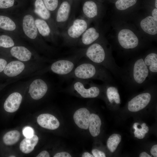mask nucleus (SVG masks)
<instances>
[{"instance_id": "obj_1", "label": "nucleus", "mask_w": 157, "mask_h": 157, "mask_svg": "<svg viewBox=\"0 0 157 157\" xmlns=\"http://www.w3.org/2000/svg\"><path fill=\"white\" fill-rule=\"evenodd\" d=\"M120 78L126 86L133 88L147 87L152 84V80L142 57L129 62L122 69Z\"/></svg>"}, {"instance_id": "obj_2", "label": "nucleus", "mask_w": 157, "mask_h": 157, "mask_svg": "<svg viewBox=\"0 0 157 157\" xmlns=\"http://www.w3.org/2000/svg\"><path fill=\"white\" fill-rule=\"evenodd\" d=\"M78 52L80 53L83 57L104 67L116 77L120 78L122 69L117 65L105 46L102 44L95 42Z\"/></svg>"}, {"instance_id": "obj_3", "label": "nucleus", "mask_w": 157, "mask_h": 157, "mask_svg": "<svg viewBox=\"0 0 157 157\" xmlns=\"http://www.w3.org/2000/svg\"><path fill=\"white\" fill-rule=\"evenodd\" d=\"M63 77L67 78L98 80L104 83L115 84L114 80L108 70L87 59L81 61L80 60L73 71Z\"/></svg>"}, {"instance_id": "obj_4", "label": "nucleus", "mask_w": 157, "mask_h": 157, "mask_svg": "<svg viewBox=\"0 0 157 157\" xmlns=\"http://www.w3.org/2000/svg\"><path fill=\"white\" fill-rule=\"evenodd\" d=\"M89 20L84 17L73 19L62 33L64 44L69 46L77 45L81 35L89 27Z\"/></svg>"}, {"instance_id": "obj_5", "label": "nucleus", "mask_w": 157, "mask_h": 157, "mask_svg": "<svg viewBox=\"0 0 157 157\" xmlns=\"http://www.w3.org/2000/svg\"><path fill=\"white\" fill-rule=\"evenodd\" d=\"M69 86L71 89L84 98L97 97L104 90L103 84H97L89 80L74 79Z\"/></svg>"}, {"instance_id": "obj_6", "label": "nucleus", "mask_w": 157, "mask_h": 157, "mask_svg": "<svg viewBox=\"0 0 157 157\" xmlns=\"http://www.w3.org/2000/svg\"><path fill=\"white\" fill-rule=\"evenodd\" d=\"M83 57L81 54L78 52L75 55L55 61L50 65L49 69L55 74L63 76L67 75L73 71Z\"/></svg>"}, {"instance_id": "obj_7", "label": "nucleus", "mask_w": 157, "mask_h": 157, "mask_svg": "<svg viewBox=\"0 0 157 157\" xmlns=\"http://www.w3.org/2000/svg\"><path fill=\"white\" fill-rule=\"evenodd\" d=\"M154 84L148 86L146 91L136 95L129 101L127 108L129 111L133 112L138 111L145 108L149 104L152 96L150 91Z\"/></svg>"}, {"instance_id": "obj_8", "label": "nucleus", "mask_w": 157, "mask_h": 157, "mask_svg": "<svg viewBox=\"0 0 157 157\" xmlns=\"http://www.w3.org/2000/svg\"><path fill=\"white\" fill-rule=\"evenodd\" d=\"M118 40L120 47L126 50L132 49L138 46V39L131 30L127 29L121 30L118 35Z\"/></svg>"}, {"instance_id": "obj_9", "label": "nucleus", "mask_w": 157, "mask_h": 157, "mask_svg": "<svg viewBox=\"0 0 157 157\" xmlns=\"http://www.w3.org/2000/svg\"><path fill=\"white\" fill-rule=\"evenodd\" d=\"M71 6L67 1H63L58 8L56 14V20L59 27L64 29L67 24L71 13Z\"/></svg>"}, {"instance_id": "obj_10", "label": "nucleus", "mask_w": 157, "mask_h": 157, "mask_svg": "<svg viewBox=\"0 0 157 157\" xmlns=\"http://www.w3.org/2000/svg\"><path fill=\"white\" fill-rule=\"evenodd\" d=\"M48 89V85L44 80L41 78H38L33 81L30 84L29 92L32 99L38 100L44 96Z\"/></svg>"}, {"instance_id": "obj_11", "label": "nucleus", "mask_w": 157, "mask_h": 157, "mask_svg": "<svg viewBox=\"0 0 157 157\" xmlns=\"http://www.w3.org/2000/svg\"><path fill=\"white\" fill-rule=\"evenodd\" d=\"M99 36L100 33L95 28L88 27L81 35L77 45L86 47L96 42Z\"/></svg>"}, {"instance_id": "obj_12", "label": "nucleus", "mask_w": 157, "mask_h": 157, "mask_svg": "<svg viewBox=\"0 0 157 157\" xmlns=\"http://www.w3.org/2000/svg\"><path fill=\"white\" fill-rule=\"evenodd\" d=\"M90 113L86 108H82L77 110L74 113L73 118L74 122L79 128L87 129L89 127Z\"/></svg>"}, {"instance_id": "obj_13", "label": "nucleus", "mask_w": 157, "mask_h": 157, "mask_svg": "<svg viewBox=\"0 0 157 157\" xmlns=\"http://www.w3.org/2000/svg\"><path fill=\"white\" fill-rule=\"evenodd\" d=\"M22 100V96L18 92L10 94L6 100L3 108L6 111L9 113L16 111L19 108Z\"/></svg>"}, {"instance_id": "obj_14", "label": "nucleus", "mask_w": 157, "mask_h": 157, "mask_svg": "<svg viewBox=\"0 0 157 157\" xmlns=\"http://www.w3.org/2000/svg\"><path fill=\"white\" fill-rule=\"evenodd\" d=\"M37 122L42 127L49 130H55L60 125L58 119L54 116L49 114H42L38 117Z\"/></svg>"}, {"instance_id": "obj_15", "label": "nucleus", "mask_w": 157, "mask_h": 157, "mask_svg": "<svg viewBox=\"0 0 157 157\" xmlns=\"http://www.w3.org/2000/svg\"><path fill=\"white\" fill-rule=\"evenodd\" d=\"M23 28L26 35L31 39H34L38 34L37 28L34 18L31 15H25L23 19Z\"/></svg>"}, {"instance_id": "obj_16", "label": "nucleus", "mask_w": 157, "mask_h": 157, "mask_svg": "<svg viewBox=\"0 0 157 157\" xmlns=\"http://www.w3.org/2000/svg\"><path fill=\"white\" fill-rule=\"evenodd\" d=\"M25 65L22 62L14 60L8 63L3 70L4 74L10 77H14L21 73L24 70Z\"/></svg>"}, {"instance_id": "obj_17", "label": "nucleus", "mask_w": 157, "mask_h": 157, "mask_svg": "<svg viewBox=\"0 0 157 157\" xmlns=\"http://www.w3.org/2000/svg\"><path fill=\"white\" fill-rule=\"evenodd\" d=\"M104 91L109 102L111 104H120V98L117 88L115 84L104 83Z\"/></svg>"}, {"instance_id": "obj_18", "label": "nucleus", "mask_w": 157, "mask_h": 157, "mask_svg": "<svg viewBox=\"0 0 157 157\" xmlns=\"http://www.w3.org/2000/svg\"><path fill=\"white\" fill-rule=\"evenodd\" d=\"M143 59L153 80L157 74V54L154 52L149 53L143 58Z\"/></svg>"}, {"instance_id": "obj_19", "label": "nucleus", "mask_w": 157, "mask_h": 157, "mask_svg": "<svg viewBox=\"0 0 157 157\" xmlns=\"http://www.w3.org/2000/svg\"><path fill=\"white\" fill-rule=\"evenodd\" d=\"M140 26L142 30L151 35L157 33V20L151 16H148L142 19Z\"/></svg>"}, {"instance_id": "obj_20", "label": "nucleus", "mask_w": 157, "mask_h": 157, "mask_svg": "<svg viewBox=\"0 0 157 157\" xmlns=\"http://www.w3.org/2000/svg\"><path fill=\"white\" fill-rule=\"evenodd\" d=\"M11 55L19 60L27 61L30 60L31 52L26 48L23 46H17L12 47L10 50Z\"/></svg>"}, {"instance_id": "obj_21", "label": "nucleus", "mask_w": 157, "mask_h": 157, "mask_svg": "<svg viewBox=\"0 0 157 157\" xmlns=\"http://www.w3.org/2000/svg\"><path fill=\"white\" fill-rule=\"evenodd\" d=\"M82 12L83 17L89 21L97 16L98 10L97 6L92 1H87L83 4Z\"/></svg>"}, {"instance_id": "obj_22", "label": "nucleus", "mask_w": 157, "mask_h": 157, "mask_svg": "<svg viewBox=\"0 0 157 157\" xmlns=\"http://www.w3.org/2000/svg\"><path fill=\"white\" fill-rule=\"evenodd\" d=\"M38 136L34 134L31 137L26 138L20 144V150L25 154L30 153L33 150L38 142Z\"/></svg>"}, {"instance_id": "obj_23", "label": "nucleus", "mask_w": 157, "mask_h": 157, "mask_svg": "<svg viewBox=\"0 0 157 157\" xmlns=\"http://www.w3.org/2000/svg\"><path fill=\"white\" fill-rule=\"evenodd\" d=\"M101 125V121L99 117L94 113L91 114L88 128L92 136L96 137L99 134Z\"/></svg>"}, {"instance_id": "obj_24", "label": "nucleus", "mask_w": 157, "mask_h": 157, "mask_svg": "<svg viewBox=\"0 0 157 157\" xmlns=\"http://www.w3.org/2000/svg\"><path fill=\"white\" fill-rule=\"evenodd\" d=\"M35 6V13L43 19L48 20L50 18V12L46 7L42 0H36Z\"/></svg>"}, {"instance_id": "obj_25", "label": "nucleus", "mask_w": 157, "mask_h": 157, "mask_svg": "<svg viewBox=\"0 0 157 157\" xmlns=\"http://www.w3.org/2000/svg\"><path fill=\"white\" fill-rule=\"evenodd\" d=\"M20 136V133L18 131H10L4 135L3 138V141L6 145H12L19 141Z\"/></svg>"}, {"instance_id": "obj_26", "label": "nucleus", "mask_w": 157, "mask_h": 157, "mask_svg": "<svg viewBox=\"0 0 157 157\" xmlns=\"http://www.w3.org/2000/svg\"><path fill=\"white\" fill-rule=\"evenodd\" d=\"M35 23L37 29L42 36L44 37L49 36L51 33V29L45 20L37 19L35 21Z\"/></svg>"}, {"instance_id": "obj_27", "label": "nucleus", "mask_w": 157, "mask_h": 157, "mask_svg": "<svg viewBox=\"0 0 157 157\" xmlns=\"http://www.w3.org/2000/svg\"><path fill=\"white\" fill-rule=\"evenodd\" d=\"M121 140V136L119 134H113L109 137L107 141V146L110 152L115 151Z\"/></svg>"}, {"instance_id": "obj_28", "label": "nucleus", "mask_w": 157, "mask_h": 157, "mask_svg": "<svg viewBox=\"0 0 157 157\" xmlns=\"http://www.w3.org/2000/svg\"><path fill=\"white\" fill-rule=\"evenodd\" d=\"M0 28L7 31H13L15 29L16 25L10 18L0 15Z\"/></svg>"}, {"instance_id": "obj_29", "label": "nucleus", "mask_w": 157, "mask_h": 157, "mask_svg": "<svg viewBox=\"0 0 157 157\" xmlns=\"http://www.w3.org/2000/svg\"><path fill=\"white\" fill-rule=\"evenodd\" d=\"M139 124L138 123H135L133 124V127L135 129L134 133L135 137L139 139H142L144 137L145 134L148 132L149 129L145 123H143L141 126V128H138V125Z\"/></svg>"}, {"instance_id": "obj_30", "label": "nucleus", "mask_w": 157, "mask_h": 157, "mask_svg": "<svg viewBox=\"0 0 157 157\" xmlns=\"http://www.w3.org/2000/svg\"><path fill=\"white\" fill-rule=\"evenodd\" d=\"M137 0H118L115 3L116 8L119 10H124L135 5Z\"/></svg>"}, {"instance_id": "obj_31", "label": "nucleus", "mask_w": 157, "mask_h": 157, "mask_svg": "<svg viewBox=\"0 0 157 157\" xmlns=\"http://www.w3.org/2000/svg\"><path fill=\"white\" fill-rule=\"evenodd\" d=\"M14 45L13 40L9 36L5 35L0 36V47L7 48L13 47Z\"/></svg>"}, {"instance_id": "obj_32", "label": "nucleus", "mask_w": 157, "mask_h": 157, "mask_svg": "<svg viewBox=\"0 0 157 157\" xmlns=\"http://www.w3.org/2000/svg\"><path fill=\"white\" fill-rule=\"evenodd\" d=\"M43 1L46 8L49 11H54L58 7V0H43Z\"/></svg>"}, {"instance_id": "obj_33", "label": "nucleus", "mask_w": 157, "mask_h": 157, "mask_svg": "<svg viewBox=\"0 0 157 157\" xmlns=\"http://www.w3.org/2000/svg\"><path fill=\"white\" fill-rule=\"evenodd\" d=\"M14 0H0V8H7L12 6Z\"/></svg>"}, {"instance_id": "obj_34", "label": "nucleus", "mask_w": 157, "mask_h": 157, "mask_svg": "<svg viewBox=\"0 0 157 157\" xmlns=\"http://www.w3.org/2000/svg\"><path fill=\"white\" fill-rule=\"evenodd\" d=\"M24 135L26 138H30L34 135V131L32 127L30 126H26L24 127L22 130Z\"/></svg>"}, {"instance_id": "obj_35", "label": "nucleus", "mask_w": 157, "mask_h": 157, "mask_svg": "<svg viewBox=\"0 0 157 157\" xmlns=\"http://www.w3.org/2000/svg\"><path fill=\"white\" fill-rule=\"evenodd\" d=\"M92 152L94 157H105V154L103 151L96 149L92 150Z\"/></svg>"}, {"instance_id": "obj_36", "label": "nucleus", "mask_w": 157, "mask_h": 157, "mask_svg": "<svg viewBox=\"0 0 157 157\" xmlns=\"http://www.w3.org/2000/svg\"><path fill=\"white\" fill-rule=\"evenodd\" d=\"M7 64V62L5 60L0 58V72L4 70Z\"/></svg>"}, {"instance_id": "obj_37", "label": "nucleus", "mask_w": 157, "mask_h": 157, "mask_svg": "<svg viewBox=\"0 0 157 157\" xmlns=\"http://www.w3.org/2000/svg\"><path fill=\"white\" fill-rule=\"evenodd\" d=\"M54 157H71L70 154L66 152H62L56 153Z\"/></svg>"}, {"instance_id": "obj_38", "label": "nucleus", "mask_w": 157, "mask_h": 157, "mask_svg": "<svg viewBox=\"0 0 157 157\" xmlns=\"http://www.w3.org/2000/svg\"><path fill=\"white\" fill-rule=\"evenodd\" d=\"M157 145L155 144L152 147L150 152L151 154L155 157H157Z\"/></svg>"}, {"instance_id": "obj_39", "label": "nucleus", "mask_w": 157, "mask_h": 157, "mask_svg": "<svg viewBox=\"0 0 157 157\" xmlns=\"http://www.w3.org/2000/svg\"><path fill=\"white\" fill-rule=\"evenodd\" d=\"M37 157H49L50 155L49 153L46 151H44L40 153Z\"/></svg>"}, {"instance_id": "obj_40", "label": "nucleus", "mask_w": 157, "mask_h": 157, "mask_svg": "<svg viewBox=\"0 0 157 157\" xmlns=\"http://www.w3.org/2000/svg\"><path fill=\"white\" fill-rule=\"evenodd\" d=\"M152 17L156 19L157 20V9H154L152 12Z\"/></svg>"}, {"instance_id": "obj_41", "label": "nucleus", "mask_w": 157, "mask_h": 157, "mask_svg": "<svg viewBox=\"0 0 157 157\" xmlns=\"http://www.w3.org/2000/svg\"><path fill=\"white\" fill-rule=\"evenodd\" d=\"M140 157H151V156L145 152H143L141 153L140 155Z\"/></svg>"}, {"instance_id": "obj_42", "label": "nucleus", "mask_w": 157, "mask_h": 157, "mask_svg": "<svg viewBox=\"0 0 157 157\" xmlns=\"http://www.w3.org/2000/svg\"><path fill=\"white\" fill-rule=\"evenodd\" d=\"M82 157H93L94 156L88 152L84 153L82 156Z\"/></svg>"}, {"instance_id": "obj_43", "label": "nucleus", "mask_w": 157, "mask_h": 157, "mask_svg": "<svg viewBox=\"0 0 157 157\" xmlns=\"http://www.w3.org/2000/svg\"><path fill=\"white\" fill-rule=\"evenodd\" d=\"M155 6L156 8H157V0H156L155 1Z\"/></svg>"}, {"instance_id": "obj_44", "label": "nucleus", "mask_w": 157, "mask_h": 157, "mask_svg": "<svg viewBox=\"0 0 157 157\" xmlns=\"http://www.w3.org/2000/svg\"><path fill=\"white\" fill-rule=\"evenodd\" d=\"M10 156V157H15V156Z\"/></svg>"}]
</instances>
